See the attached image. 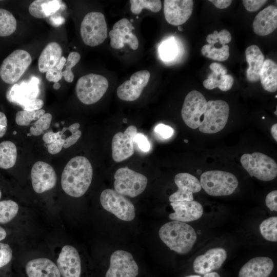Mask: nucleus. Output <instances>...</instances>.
Wrapping results in <instances>:
<instances>
[{
  "instance_id": "nucleus-27",
  "label": "nucleus",
  "mask_w": 277,
  "mask_h": 277,
  "mask_svg": "<svg viewBox=\"0 0 277 277\" xmlns=\"http://www.w3.org/2000/svg\"><path fill=\"white\" fill-rule=\"evenodd\" d=\"M246 61L249 67L246 70V76L250 82L260 80V74L264 62V56L259 47L252 45L245 50Z\"/></svg>"
},
{
  "instance_id": "nucleus-58",
  "label": "nucleus",
  "mask_w": 277,
  "mask_h": 277,
  "mask_svg": "<svg viewBox=\"0 0 277 277\" xmlns=\"http://www.w3.org/2000/svg\"><path fill=\"white\" fill-rule=\"evenodd\" d=\"M60 87H61L60 84L58 83V82L54 83L53 86V88L56 90L60 88Z\"/></svg>"
},
{
  "instance_id": "nucleus-8",
  "label": "nucleus",
  "mask_w": 277,
  "mask_h": 277,
  "mask_svg": "<svg viewBox=\"0 0 277 277\" xmlns=\"http://www.w3.org/2000/svg\"><path fill=\"white\" fill-rule=\"evenodd\" d=\"M114 188L117 193L131 197L141 194L146 189L147 178L128 167H122L114 174Z\"/></svg>"
},
{
  "instance_id": "nucleus-21",
  "label": "nucleus",
  "mask_w": 277,
  "mask_h": 277,
  "mask_svg": "<svg viewBox=\"0 0 277 277\" xmlns=\"http://www.w3.org/2000/svg\"><path fill=\"white\" fill-rule=\"evenodd\" d=\"M170 205L174 212L169 214L172 221L189 222L199 219L203 213L202 205L195 201H185L171 202Z\"/></svg>"
},
{
  "instance_id": "nucleus-26",
  "label": "nucleus",
  "mask_w": 277,
  "mask_h": 277,
  "mask_svg": "<svg viewBox=\"0 0 277 277\" xmlns=\"http://www.w3.org/2000/svg\"><path fill=\"white\" fill-rule=\"evenodd\" d=\"M28 277H61L56 265L47 258H37L29 261L26 265Z\"/></svg>"
},
{
  "instance_id": "nucleus-53",
  "label": "nucleus",
  "mask_w": 277,
  "mask_h": 277,
  "mask_svg": "<svg viewBox=\"0 0 277 277\" xmlns=\"http://www.w3.org/2000/svg\"><path fill=\"white\" fill-rule=\"evenodd\" d=\"M216 8L219 9H225L228 7L232 3L231 0H210Z\"/></svg>"
},
{
  "instance_id": "nucleus-12",
  "label": "nucleus",
  "mask_w": 277,
  "mask_h": 277,
  "mask_svg": "<svg viewBox=\"0 0 277 277\" xmlns=\"http://www.w3.org/2000/svg\"><path fill=\"white\" fill-rule=\"evenodd\" d=\"M138 273V267L132 254L125 250H117L110 256L105 277H136Z\"/></svg>"
},
{
  "instance_id": "nucleus-25",
  "label": "nucleus",
  "mask_w": 277,
  "mask_h": 277,
  "mask_svg": "<svg viewBox=\"0 0 277 277\" xmlns=\"http://www.w3.org/2000/svg\"><path fill=\"white\" fill-rule=\"evenodd\" d=\"M277 27V8L269 6L259 12L253 22L255 33L265 36L272 33Z\"/></svg>"
},
{
  "instance_id": "nucleus-35",
  "label": "nucleus",
  "mask_w": 277,
  "mask_h": 277,
  "mask_svg": "<svg viewBox=\"0 0 277 277\" xmlns=\"http://www.w3.org/2000/svg\"><path fill=\"white\" fill-rule=\"evenodd\" d=\"M18 211L17 204L12 200L0 201V223L10 222L17 214Z\"/></svg>"
},
{
  "instance_id": "nucleus-52",
  "label": "nucleus",
  "mask_w": 277,
  "mask_h": 277,
  "mask_svg": "<svg viewBox=\"0 0 277 277\" xmlns=\"http://www.w3.org/2000/svg\"><path fill=\"white\" fill-rule=\"evenodd\" d=\"M7 126V120L6 115L0 112V137L6 133Z\"/></svg>"
},
{
  "instance_id": "nucleus-55",
  "label": "nucleus",
  "mask_w": 277,
  "mask_h": 277,
  "mask_svg": "<svg viewBox=\"0 0 277 277\" xmlns=\"http://www.w3.org/2000/svg\"><path fill=\"white\" fill-rule=\"evenodd\" d=\"M186 277H202L199 275H190ZM203 277H221L220 275L216 272H211L204 274Z\"/></svg>"
},
{
  "instance_id": "nucleus-2",
  "label": "nucleus",
  "mask_w": 277,
  "mask_h": 277,
  "mask_svg": "<svg viewBox=\"0 0 277 277\" xmlns=\"http://www.w3.org/2000/svg\"><path fill=\"white\" fill-rule=\"evenodd\" d=\"M161 240L170 250L180 254L188 253L195 244L197 235L189 225L179 221H171L159 230Z\"/></svg>"
},
{
  "instance_id": "nucleus-10",
  "label": "nucleus",
  "mask_w": 277,
  "mask_h": 277,
  "mask_svg": "<svg viewBox=\"0 0 277 277\" xmlns=\"http://www.w3.org/2000/svg\"><path fill=\"white\" fill-rule=\"evenodd\" d=\"M102 207L107 211L124 221L134 219L135 213L133 204L124 195L111 189L102 191L100 196Z\"/></svg>"
},
{
  "instance_id": "nucleus-59",
  "label": "nucleus",
  "mask_w": 277,
  "mask_h": 277,
  "mask_svg": "<svg viewBox=\"0 0 277 277\" xmlns=\"http://www.w3.org/2000/svg\"><path fill=\"white\" fill-rule=\"evenodd\" d=\"M178 30H179V31H183V28H182V27H181V26H179L178 27Z\"/></svg>"
},
{
  "instance_id": "nucleus-6",
  "label": "nucleus",
  "mask_w": 277,
  "mask_h": 277,
  "mask_svg": "<svg viewBox=\"0 0 277 277\" xmlns=\"http://www.w3.org/2000/svg\"><path fill=\"white\" fill-rule=\"evenodd\" d=\"M107 32L105 17L101 12L92 11L87 13L81 23V35L88 46L95 47L103 43L107 37Z\"/></svg>"
},
{
  "instance_id": "nucleus-44",
  "label": "nucleus",
  "mask_w": 277,
  "mask_h": 277,
  "mask_svg": "<svg viewBox=\"0 0 277 277\" xmlns=\"http://www.w3.org/2000/svg\"><path fill=\"white\" fill-rule=\"evenodd\" d=\"M12 256L10 246L7 244L0 243V268L7 265L11 260Z\"/></svg>"
},
{
  "instance_id": "nucleus-39",
  "label": "nucleus",
  "mask_w": 277,
  "mask_h": 277,
  "mask_svg": "<svg viewBox=\"0 0 277 277\" xmlns=\"http://www.w3.org/2000/svg\"><path fill=\"white\" fill-rule=\"evenodd\" d=\"M81 55L79 53L73 51L69 53L65 64V69L62 71L65 80L68 83H71L74 80V74L72 68L80 61Z\"/></svg>"
},
{
  "instance_id": "nucleus-54",
  "label": "nucleus",
  "mask_w": 277,
  "mask_h": 277,
  "mask_svg": "<svg viewBox=\"0 0 277 277\" xmlns=\"http://www.w3.org/2000/svg\"><path fill=\"white\" fill-rule=\"evenodd\" d=\"M50 21L53 26H58L64 22V18L60 16H57L56 17H51Z\"/></svg>"
},
{
  "instance_id": "nucleus-45",
  "label": "nucleus",
  "mask_w": 277,
  "mask_h": 277,
  "mask_svg": "<svg viewBox=\"0 0 277 277\" xmlns=\"http://www.w3.org/2000/svg\"><path fill=\"white\" fill-rule=\"evenodd\" d=\"M43 105V101L37 98L25 101L21 105V106L23 108L24 110L34 111L41 109Z\"/></svg>"
},
{
  "instance_id": "nucleus-32",
  "label": "nucleus",
  "mask_w": 277,
  "mask_h": 277,
  "mask_svg": "<svg viewBox=\"0 0 277 277\" xmlns=\"http://www.w3.org/2000/svg\"><path fill=\"white\" fill-rule=\"evenodd\" d=\"M17 22L13 15L8 10L0 8V36L10 35L16 29Z\"/></svg>"
},
{
  "instance_id": "nucleus-30",
  "label": "nucleus",
  "mask_w": 277,
  "mask_h": 277,
  "mask_svg": "<svg viewBox=\"0 0 277 277\" xmlns=\"http://www.w3.org/2000/svg\"><path fill=\"white\" fill-rule=\"evenodd\" d=\"M260 80L263 88L270 92L277 90V65L272 60L264 61L260 74Z\"/></svg>"
},
{
  "instance_id": "nucleus-46",
  "label": "nucleus",
  "mask_w": 277,
  "mask_h": 277,
  "mask_svg": "<svg viewBox=\"0 0 277 277\" xmlns=\"http://www.w3.org/2000/svg\"><path fill=\"white\" fill-rule=\"evenodd\" d=\"M154 130L159 136L163 139H167L171 137L174 132L172 127L163 124L156 125Z\"/></svg>"
},
{
  "instance_id": "nucleus-40",
  "label": "nucleus",
  "mask_w": 277,
  "mask_h": 277,
  "mask_svg": "<svg viewBox=\"0 0 277 277\" xmlns=\"http://www.w3.org/2000/svg\"><path fill=\"white\" fill-rule=\"evenodd\" d=\"M52 115L50 113H45L30 127L29 134L34 136L41 135L50 127Z\"/></svg>"
},
{
  "instance_id": "nucleus-34",
  "label": "nucleus",
  "mask_w": 277,
  "mask_h": 277,
  "mask_svg": "<svg viewBox=\"0 0 277 277\" xmlns=\"http://www.w3.org/2000/svg\"><path fill=\"white\" fill-rule=\"evenodd\" d=\"M260 231L262 236L270 242L277 241V217H270L260 225Z\"/></svg>"
},
{
  "instance_id": "nucleus-1",
  "label": "nucleus",
  "mask_w": 277,
  "mask_h": 277,
  "mask_svg": "<svg viewBox=\"0 0 277 277\" xmlns=\"http://www.w3.org/2000/svg\"><path fill=\"white\" fill-rule=\"evenodd\" d=\"M92 177L93 169L88 159L82 156L74 157L69 161L63 171L62 189L71 196H82L90 187Z\"/></svg>"
},
{
  "instance_id": "nucleus-49",
  "label": "nucleus",
  "mask_w": 277,
  "mask_h": 277,
  "mask_svg": "<svg viewBox=\"0 0 277 277\" xmlns=\"http://www.w3.org/2000/svg\"><path fill=\"white\" fill-rule=\"evenodd\" d=\"M243 4L245 9L249 12H254L259 10L266 2V0H243Z\"/></svg>"
},
{
  "instance_id": "nucleus-48",
  "label": "nucleus",
  "mask_w": 277,
  "mask_h": 277,
  "mask_svg": "<svg viewBox=\"0 0 277 277\" xmlns=\"http://www.w3.org/2000/svg\"><path fill=\"white\" fill-rule=\"evenodd\" d=\"M65 138L66 135L63 133L61 137L53 143L47 145L48 152L51 154H55L59 153L63 148Z\"/></svg>"
},
{
  "instance_id": "nucleus-24",
  "label": "nucleus",
  "mask_w": 277,
  "mask_h": 277,
  "mask_svg": "<svg viewBox=\"0 0 277 277\" xmlns=\"http://www.w3.org/2000/svg\"><path fill=\"white\" fill-rule=\"evenodd\" d=\"M273 267L274 263L270 258H253L241 267L238 277H268Z\"/></svg>"
},
{
  "instance_id": "nucleus-42",
  "label": "nucleus",
  "mask_w": 277,
  "mask_h": 277,
  "mask_svg": "<svg viewBox=\"0 0 277 277\" xmlns=\"http://www.w3.org/2000/svg\"><path fill=\"white\" fill-rule=\"evenodd\" d=\"M67 59L62 56L57 65L46 72V78L49 82H58L63 76L62 69L66 62Z\"/></svg>"
},
{
  "instance_id": "nucleus-7",
  "label": "nucleus",
  "mask_w": 277,
  "mask_h": 277,
  "mask_svg": "<svg viewBox=\"0 0 277 277\" xmlns=\"http://www.w3.org/2000/svg\"><path fill=\"white\" fill-rule=\"evenodd\" d=\"M229 114V107L223 100L207 102L204 117L199 127L204 133L213 134L222 130L226 126Z\"/></svg>"
},
{
  "instance_id": "nucleus-47",
  "label": "nucleus",
  "mask_w": 277,
  "mask_h": 277,
  "mask_svg": "<svg viewBox=\"0 0 277 277\" xmlns=\"http://www.w3.org/2000/svg\"><path fill=\"white\" fill-rule=\"evenodd\" d=\"M135 143L138 148L144 152L150 150V144L146 136L141 133H137L134 138V143Z\"/></svg>"
},
{
  "instance_id": "nucleus-3",
  "label": "nucleus",
  "mask_w": 277,
  "mask_h": 277,
  "mask_svg": "<svg viewBox=\"0 0 277 277\" xmlns=\"http://www.w3.org/2000/svg\"><path fill=\"white\" fill-rule=\"evenodd\" d=\"M200 183L208 194L215 196L232 194L239 185L238 180L233 174L221 170L203 173L200 177Z\"/></svg>"
},
{
  "instance_id": "nucleus-41",
  "label": "nucleus",
  "mask_w": 277,
  "mask_h": 277,
  "mask_svg": "<svg viewBox=\"0 0 277 277\" xmlns=\"http://www.w3.org/2000/svg\"><path fill=\"white\" fill-rule=\"evenodd\" d=\"M231 41V35L226 29H223L219 32L215 30L213 33L208 34L206 37V41L209 45H214L220 43L222 45H225Z\"/></svg>"
},
{
  "instance_id": "nucleus-17",
  "label": "nucleus",
  "mask_w": 277,
  "mask_h": 277,
  "mask_svg": "<svg viewBox=\"0 0 277 277\" xmlns=\"http://www.w3.org/2000/svg\"><path fill=\"white\" fill-rule=\"evenodd\" d=\"M192 0H165L164 13L166 21L170 25L180 26L191 16L193 10Z\"/></svg>"
},
{
  "instance_id": "nucleus-13",
  "label": "nucleus",
  "mask_w": 277,
  "mask_h": 277,
  "mask_svg": "<svg viewBox=\"0 0 277 277\" xmlns=\"http://www.w3.org/2000/svg\"><path fill=\"white\" fill-rule=\"evenodd\" d=\"M137 133L135 126H129L124 132H118L112 141V155L116 162H121L131 156L134 152V138Z\"/></svg>"
},
{
  "instance_id": "nucleus-38",
  "label": "nucleus",
  "mask_w": 277,
  "mask_h": 277,
  "mask_svg": "<svg viewBox=\"0 0 277 277\" xmlns=\"http://www.w3.org/2000/svg\"><path fill=\"white\" fill-rule=\"evenodd\" d=\"M159 50L161 58L165 61L173 60L178 52L177 45L172 39H168L162 43Z\"/></svg>"
},
{
  "instance_id": "nucleus-60",
  "label": "nucleus",
  "mask_w": 277,
  "mask_h": 277,
  "mask_svg": "<svg viewBox=\"0 0 277 277\" xmlns=\"http://www.w3.org/2000/svg\"><path fill=\"white\" fill-rule=\"evenodd\" d=\"M1 196H2V192L0 189V199L1 198Z\"/></svg>"
},
{
  "instance_id": "nucleus-29",
  "label": "nucleus",
  "mask_w": 277,
  "mask_h": 277,
  "mask_svg": "<svg viewBox=\"0 0 277 277\" xmlns=\"http://www.w3.org/2000/svg\"><path fill=\"white\" fill-rule=\"evenodd\" d=\"M60 0H35L29 7V12L37 18H47L54 14L61 7Z\"/></svg>"
},
{
  "instance_id": "nucleus-11",
  "label": "nucleus",
  "mask_w": 277,
  "mask_h": 277,
  "mask_svg": "<svg viewBox=\"0 0 277 277\" xmlns=\"http://www.w3.org/2000/svg\"><path fill=\"white\" fill-rule=\"evenodd\" d=\"M207 102L203 94L197 90H192L187 94L181 111L182 118L187 126L193 129L199 127Z\"/></svg>"
},
{
  "instance_id": "nucleus-20",
  "label": "nucleus",
  "mask_w": 277,
  "mask_h": 277,
  "mask_svg": "<svg viewBox=\"0 0 277 277\" xmlns=\"http://www.w3.org/2000/svg\"><path fill=\"white\" fill-rule=\"evenodd\" d=\"M56 263L62 277H80L81 259L74 247L70 245L63 247Z\"/></svg>"
},
{
  "instance_id": "nucleus-36",
  "label": "nucleus",
  "mask_w": 277,
  "mask_h": 277,
  "mask_svg": "<svg viewBox=\"0 0 277 277\" xmlns=\"http://www.w3.org/2000/svg\"><path fill=\"white\" fill-rule=\"evenodd\" d=\"M129 2L130 10L135 14H140L144 8L153 12H157L162 8V2L160 0H130Z\"/></svg>"
},
{
  "instance_id": "nucleus-16",
  "label": "nucleus",
  "mask_w": 277,
  "mask_h": 277,
  "mask_svg": "<svg viewBox=\"0 0 277 277\" xmlns=\"http://www.w3.org/2000/svg\"><path fill=\"white\" fill-rule=\"evenodd\" d=\"M134 29L131 23L127 18H122L115 23L109 33L111 47L119 49L122 48L125 44H127L132 50H136L138 41L132 32Z\"/></svg>"
},
{
  "instance_id": "nucleus-9",
  "label": "nucleus",
  "mask_w": 277,
  "mask_h": 277,
  "mask_svg": "<svg viewBox=\"0 0 277 277\" xmlns=\"http://www.w3.org/2000/svg\"><path fill=\"white\" fill-rule=\"evenodd\" d=\"M32 62L30 53L22 49L13 51L3 62L0 67L1 79L8 84H15Z\"/></svg>"
},
{
  "instance_id": "nucleus-57",
  "label": "nucleus",
  "mask_w": 277,
  "mask_h": 277,
  "mask_svg": "<svg viewBox=\"0 0 277 277\" xmlns=\"http://www.w3.org/2000/svg\"><path fill=\"white\" fill-rule=\"evenodd\" d=\"M7 233L5 229L0 226V241L4 240L6 236Z\"/></svg>"
},
{
  "instance_id": "nucleus-56",
  "label": "nucleus",
  "mask_w": 277,
  "mask_h": 277,
  "mask_svg": "<svg viewBox=\"0 0 277 277\" xmlns=\"http://www.w3.org/2000/svg\"><path fill=\"white\" fill-rule=\"evenodd\" d=\"M271 133L273 138L276 142L277 141V124L276 123L273 124L271 128Z\"/></svg>"
},
{
  "instance_id": "nucleus-18",
  "label": "nucleus",
  "mask_w": 277,
  "mask_h": 277,
  "mask_svg": "<svg viewBox=\"0 0 277 277\" xmlns=\"http://www.w3.org/2000/svg\"><path fill=\"white\" fill-rule=\"evenodd\" d=\"M227 258V252L222 247L208 250L204 254L197 256L193 263L195 273L205 274L220 268Z\"/></svg>"
},
{
  "instance_id": "nucleus-43",
  "label": "nucleus",
  "mask_w": 277,
  "mask_h": 277,
  "mask_svg": "<svg viewBox=\"0 0 277 277\" xmlns=\"http://www.w3.org/2000/svg\"><path fill=\"white\" fill-rule=\"evenodd\" d=\"M80 127V124L75 123L71 125L68 128H66V130L69 131L71 134L66 137L63 146L64 148H68L72 146L80 138L82 132L79 130Z\"/></svg>"
},
{
  "instance_id": "nucleus-23",
  "label": "nucleus",
  "mask_w": 277,
  "mask_h": 277,
  "mask_svg": "<svg viewBox=\"0 0 277 277\" xmlns=\"http://www.w3.org/2000/svg\"><path fill=\"white\" fill-rule=\"evenodd\" d=\"M209 68L212 72L203 82V86L206 89L211 90L218 87L223 91H227L231 88L234 79L232 76L227 74V70L224 66L220 63H212Z\"/></svg>"
},
{
  "instance_id": "nucleus-14",
  "label": "nucleus",
  "mask_w": 277,
  "mask_h": 277,
  "mask_svg": "<svg viewBox=\"0 0 277 277\" xmlns=\"http://www.w3.org/2000/svg\"><path fill=\"white\" fill-rule=\"evenodd\" d=\"M33 188L37 193L52 189L56 183V175L53 167L49 164L38 161L34 164L31 171Z\"/></svg>"
},
{
  "instance_id": "nucleus-28",
  "label": "nucleus",
  "mask_w": 277,
  "mask_h": 277,
  "mask_svg": "<svg viewBox=\"0 0 277 277\" xmlns=\"http://www.w3.org/2000/svg\"><path fill=\"white\" fill-rule=\"evenodd\" d=\"M63 50L56 42L48 43L42 51L38 60V70L45 73L54 67L62 56Z\"/></svg>"
},
{
  "instance_id": "nucleus-4",
  "label": "nucleus",
  "mask_w": 277,
  "mask_h": 277,
  "mask_svg": "<svg viewBox=\"0 0 277 277\" xmlns=\"http://www.w3.org/2000/svg\"><path fill=\"white\" fill-rule=\"evenodd\" d=\"M241 163L251 176L263 181H270L277 176V164L271 157L261 152L242 155Z\"/></svg>"
},
{
  "instance_id": "nucleus-33",
  "label": "nucleus",
  "mask_w": 277,
  "mask_h": 277,
  "mask_svg": "<svg viewBox=\"0 0 277 277\" xmlns=\"http://www.w3.org/2000/svg\"><path fill=\"white\" fill-rule=\"evenodd\" d=\"M202 54L205 57L214 61H225L229 56V47L227 45L216 48L214 45L206 44L201 49Z\"/></svg>"
},
{
  "instance_id": "nucleus-5",
  "label": "nucleus",
  "mask_w": 277,
  "mask_h": 277,
  "mask_svg": "<svg viewBox=\"0 0 277 277\" xmlns=\"http://www.w3.org/2000/svg\"><path fill=\"white\" fill-rule=\"evenodd\" d=\"M107 79L101 75L90 73L81 77L76 86L78 100L86 105H91L98 101L108 88Z\"/></svg>"
},
{
  "instance_id": "nucleus-19",
  "label": "nucleus",
  "mask_w": 277,
  "mask_h": 277,
  "mask_svg": "<svg viewBox=\"0 0 277 277\" xmlns=\"http://www.w3.org/2000/svg\"><path fill=\"white\" fill-rule=\"evenodd\" d=\"M174 182L178 190L170 195L171 202L193 201V193L201 190L202 187L199 180L191 174L180 173L174 177Z\"/></svg>"
},
{
  "instance_id": "nucleus-22",
  "label": "nucleus",
  "mask_w": 277,
  "mask_h": 277,
  "mask_svg": "<svg viewBox=\"0 0 277 277\" xmlns=\"http://www.w3.org/2000/svg\"><path fill=\"white\" fill-rule=\"evenodd\" d=\"M39 80L32 77L29 82L15 84L8 91L7 98L9 102L20 106L26 100L37 98L39 95Z\"/></svg>"
},
{
  "instance_id": "nucleus-15",
  "label": "nucleus",
  "mask_w": 277,
  "mask_h": 277,
  "mask_svg": "<svg viewBox=\"0 0 277 277\" xmlns=\"http://www.w3.org/2000/svg\"><path fill=\"white\" fill-rule=\"evenodd\" d=\"M150 77L148 70H141L134 73L129 80L125 81L117 89L119 98L126 101H134L141 95L147 85Z\"/></svg>"
},
{
  "instance_id": "nucleus-31",
  "label": "nucleus",
  "mask_w": 277,
  "mask_h": 277,
  "mask_svg": "<svg viewBox=\"0 0 277 277\" xmlns=\"http://www.w3.org/2000/svg\"><path fill=\"white\" fill-rule=\"evenodd\" d=\"M17 149L11 141L0 143V168L9 169L14 166L17 159Z\"/></svg>"
},
{
  "instance_id": "nucleus-61",
  "label": "nucleus",
  "mask_w": 277,
  "mask_h": 277,
  "mask_svg": "<svg viewBox=\"0 0 277 277\" xmlns=\"http://www.w3.org/2000/svg\"><path fill=\"white\" fill-rule=\"evenodd\" d=\"M184 141H185L186 143H187V142H188V140H184Z\"/></svg>"
},
{
  "instance_id": "nucleus-50",
  "label": "nucleus",
  "mask_w": 277,
  "mask_h": 277,
  "mask_svg": "<svg viewBox=\"0 0 277 277\" xmlns=\"http://www.w3.org/2000/svg\"><path fill=\"white\" fill-rule=\"evenodd\" d=\"M276 199L277 191L276 190L269 192L266 197V205L271 211H277Z\"/></svg>"
},
{
  "instance_id": "nucleus-37",
  "label": "nucleus",
  "mask_w": 277,
  "mask_h": 277,
  "mask_svg": "<svg viewBox=\"0 0 277 277\" xmlns=\"http://www.w3.org/2000/svg\"><path fill=\"white\" fill-rule=\"evenodd\" d=\"M45 113L44 109L34 111H18L15 115V122L19 126H28L33 121H37Z\"/></svg>"
},
{
  "instance_id": "nucleus-51",
  "label": "nucleus",
  "mask_w": 277,
  "mask_h": 277,
  "mask_svg": "<svg viewBox=\"0 0 277 277\" xmlns=\"http://www.w3.org/2000/svg\"><path fill=\"white\" fill-rule=\"evenodd\" d=\"M63 133L62 131H58L57 132H48L43 135V140L45 144L48 145L61 137Z\"/></svg>"
}]
</instances>
